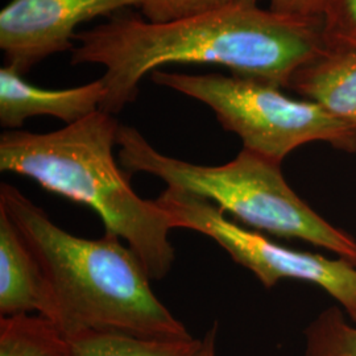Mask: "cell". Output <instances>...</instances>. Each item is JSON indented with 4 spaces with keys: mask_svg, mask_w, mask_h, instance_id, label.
Here are the masks:
<instances>
[{
    "mask_svg": "<svg viewBox=\"0 0 356 356\" xmlns=\"http://www.w3.org/2000/svg\"><path fill=\"white\" fill-rule=\"evenodd\" d=\"M72 356H198L202 339H148L120 332L85 331L69 338Z\"/></svg>",
    "mask_w": 356,
    "mask_h": 356,
    "instance_id": "11",
    "label": "cell"
},
{
    "mask_svg": "<svg viewBox=\"0 0 356 356\" xmlns=\"http://www.w3.org/2000/svg\"><path fill=\"white\" fill-rule=\"evenodd\" d=\"M156 85L178 91L209 106L226 131L238 135L243 149L273 163L307 143H327L356 152V127L313 101L286 97L279 86L223 74H181L156 70Z\"/></svg>",
    "mask_w": 356,
    "mask_h": 356,
    "instance_id": "5",
    "label": "cell"
},
{
    "mask_svg": "<svg viewBox=\"0 0 356 356\" xmlns=\"http://www.w3.org/2000/svg\"><path fill=\"white\" fill-rule=\"evenodd\" d=\"M269 8L275 13L304 17L321 19L327 0H269Z\"/></svg>",
    "mask_w": 356,
    "mask_h": 356,
    "instance_id": "16",
    "label": "cell"
},
{
    "mask_svg": "<svg viewBox=\"0 0 356 356\" xmlns=\"http://www.w3.org/2000/svg\"><path fill=\"white\" fill-rule=\"evenodd\" d=\"M48 317L51 293L38 257L11 216L0 207V314Z\"/></svg>",
    "mask_w": 356,
    "mask_h": 356,
    "instance_id": "9",
    "label": "cell"
},
{
    "mask_svg": "<svg viewBox=\"0 0 356 356\" xmlns=\"http://www.w3.org/2000/svg\"><path fill=\"white\" fill-rule=\"evenodd\" d=\"M119 123L101 110L49 134L11 129L0 136V170L32 178L51 193L86 204L106 232L123 239L152 280L175 263L170 216L156 201L140 198L114 157Z\"/></svg>",
    "mask_w": 356,
    "mask_h": 356,
    "instance_id": "3",
    "label": "cell"
},
{
    "mask_svg": "<svg viewBox=\"0 0 356 356\" xmlns=\"http://www.w3.org/2000/svg\"><path fill=\"white\" fill-rule=\"evenodd\" d=\"M0 356H72L69 338L41 314L0 318Z\"/></svg>",
    "mask_w": 356,
    "mask_h": 356,
    "instance_id": "12",
    "label": "cell"
},
{
    "mask_svg": "<svg viewBox=\"0 0 356 356\" xmlns=\"http://www.w3.org/2000/svg\"><path fill=\"white\" fill-rule=\"evenodd\" d=\"M321 19L329 49L356 51V0H327Z\"/></svg>",
    "mask_w": 356,
    "mask_h": 356,
    "instance_id": "14",
    "label": "cell"
},
{
    "mask_svg": "<svg viewBox=\"0 0 356 356\" xmlns=\"http://www.w3.org/2000/svg\"><path fill=\"white\" fill-rule=\"evenodd\" d=\"M218 332H219V322L214 321V323L210 326L209 330L206 331L202 338V346L198 356H216Z\"/></svg>",
    "mask_w": 356,
    "mask_h": 356,
    "instance_id": "17",
    "label": "cell"
},
{
    "mask_svg": "<svg viewBox=\"0 0 356 356\" xmlns=\"http://www.w3.org/2000/svg\"><path fill=\"white\" fill-rule=\"evenodd\" d=\"M305 356H356V327L338 306L323 310L305 330Z\"/></svg>",
    "mask_w": 356,
    "mask_h": 356,
    "instance_id": "13",
    "label": "cell"
},
{
    "mask_svg": "<svg viewBox=\"0 0 356 356\" xmlns=\"http://www.w3.org/2000/svg\"><path fill=\"white\" fill-rule=\"evenodd\" d=\"M72 64L104 66L101 111L115 115L139 94L147 74L169 64L220 65L232 76L289 88L293 76L329 51L322 19H304L239 0L226 8L172 23L116 13L76 32Z\"/></svg>",
    "mask_w": 356,
    "mask_h": 356,
    "instance_id": "1",
    "label": "cell"
},
{
    "mask_svg": "<svg viewBox=\"0 0 356 356\" xmlns=\"http://www.w3.org/2000/svg\"><path fill=\"white\" fill-rule=\"evenodd\" d=\"M116 145L120 165L129 173L153 175L168 188L200 195L247 226L314 244L356 267L355 239L297 195L281 164L247 149L223 165L191 164L159 152L136 128L124 124L119 126Z\"/></svg>",
    "mask_w": 356,
    "mask_h": 356,
    "instance_id": "4",
    "label": "cell"
},
{
    "mask_svg": "<svg viewBox=\"0 0 356 356\" xmlns=\"http://www.w3.org/2000/svg\"><path fill=\"white\" fill-rule=\"evenodd\" d=\"M239 0H141L144 19L151 23H172L226 8Z\"/></svg>",
    "mask_w": 356,
    "mask_h": 356,
    "instance_id": "15",
    "label": "cell"
},
{
    "mask_svg": "<svg viewBox=\"0 0 356 356\" xmlns=\"http://www.w3.org/2000/svg\"><path fill=\"white\" fill-rule=\"evenodd\" d=\"M0 207L36 254L51 293V319L67 338L85 331L186 339L189 331L151 288L140 257L106 232L85 239L58 227L17 188L0 185Z\"/></svg>",
    "mask_w": 356,
    "mask_h": 356,
    "instance_id": "2",
    "label": "cell"
},
{
    "mask_svg": "<svg viewBox=\"0 0 356 356\" xmlns=\"http://www.w3.org/2000/svg\"><path fill=\"white\" fill-rule=\"evenodd\" d=\"M141 0H11L0 11V48L22 76L56 53L72 51L76 26L111 17Z\"/></svg>",
    "mask_w": 356,
    "mask_h": 356,
    "instance_id": "7",
    "label": "cell"
},
{
    "mask_svg": "<svg viewBox=\"0 0 356 356\" xmlns=\"http://www.w3.org/2000/svg\"><path fill=\"white\" fill-rule=\"evenodd\" d=\"M154 201L170 216L173 229H193L211 238L236 264L252 272L266 289L282 280L314 284L356 323V267L353 263L282 247L231 222L219 206L188 191L166 188Z\"/></svg>",
    "mask_w": 356,
    "mask_h": 356,
    "instance_id": "6",
    "label": "cell"
},
{
    "mask_svg": "<svg viewBox=\"0 0 356 356\" xmlns=\"http://www.w3.org/2000/svg\"><path fill=\"white\" fill-rule=\"evenodd\" d=\"M288 89L356 127L355 51L329 49L300 69Z\"/></svg>",
    "mask_w": 356,
    "mask_h": 356,
    "instance_id": "10",
    "label": "cell"
},
{
    "mask_svg": "<svg viewBox=\"0 0 356 356\" xmlns=\"http://www.w3.org/2000/svg\"><path fill=\"white\" fill-rule=\"evenodd\" d=\"M102 79L70 89H42L4 65L0 69V124L17 129L33 116L48 115L66 124L97 113L106 98Z\"/></svg>",
    "mask_w": 356,
    "mask_h": 356,
    "instance_id": "8",
    "label": "cell"
}]
</instances>
